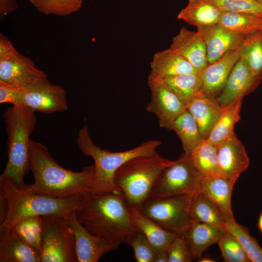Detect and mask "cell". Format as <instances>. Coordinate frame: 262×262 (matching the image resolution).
<instances>
[{
    "mask_svg": "<svg viewBox=\"0 0 262 262\" xmlns=\"http://www.w3.org/2000/svg\"><path fill=\"white\" fill-rule=\"evenodd\" d=\"M29 167L34 182L29 184L36 193L58 197H67L86 192L95 175L94 164L80 172L67 170L53 158L47 147L30 139Z\"/></svg>",
    "mask_w": 262,
    "mask_h": 262,
    "instance_id": "1",
    "label": "cell"
},
{
    "mask_svg": "<svg viewBox=\"0 0 262 262\" xmlns=\"http://www.w3.org/2000/svg\"><path fill=\"white\" fill-rule=\"evenodd\" d=\"M74 212L79 221L95 235L127 243L129 237L138 231L122 194H82Z\"/></svg>",
    "mask_w": 262,
    "mask_h": 262,
    "instance_id": "2",
    "label": "cell"
},
{
    "mask_svg": "<svg viewBox=\"0 0 262 262\" xmlns=\"http://www.w3.org/2000/svg\"><path fill=\"white\" fill-rule=\"evenodd\" d=\"M0 194L7 206V215L0 224V236L19 220L31 216L61 215L67 216L78 207L82 194L61 198L32 191L29 184L18 185L11 178L0 176Z\"/></svg>",
    "mask_w": 262,
    "mask_h": 262,
    "instance_id": "3",
    "label": "cell"
},
{
    "mask_svg": "<svg viewBox=\"0 0 262 262\" xmlns=\"http://www.w3.org/2000/svg\"><path fill=\"white\" fill-rule=\"evenodd\" d=\"M77 143L82 153L91 157L94 161L95 175L85 193L92 195L122 194L114 182L116 171L132 158L156 152L157 148L162 143L160 141L151 139L126 151L114 152L103 149L93 142L85 120L79 131Z\"/></svg>",
    "mask_w": 262,
    "mask_h": 262,
    "instance_id": "4",
    "label": "cell"
},
{
    "mask_svg": "<svg viewBox=\"0 0 262 262\" xmlns=\"http://www.w3.org/2000/svg\"><path fill=\"white\" fill-rule=\"evenodd\" d=\"M36 111L26 106L13 105L3 114L7 139L8 161L1 174L23 185L24 176L30 170L29 144L35 129Z\"/></svg>",
    "mask_w": 262,
    "mask_h": 262,
    "instance_id": "5",
    "label": "cell"
},
{
    "mask_svg": "<svg viewBox=\"0 0 262 262\" xmlns=\"http://www.w3.org/2000/svg\"><path fill=\"white\" fill-rule=\"evenodd\" d=\"M173 161L157 151L132 158L116 171L114 182L130 208L139 210L147 199L162 172Z\"/></svg>",
    "mask_w": 262,
    "mask_h": 262,
    "instance_id": "6",
    "label": "cell"
},
{
    "mask_svg": "<svg viewBox=\"0 0 262 262\" xmlns=\"http://www.w3.org/2000/svg\"><path fill=\"white\" fill-rule=\"evenodd\" d=\"M67 216H42L40 262H78L75 236Z\"/></svg>",
    "mask_w": 262,
    "mask_h": 262,
    "instance_id": "7",
    "label": "cell"
},
{
    "mask_svg": "<svg viewBox=\"0 0 262 262\" xmlns=\"http://www.w3.org/2000/svg\"><path fill=\"white\" fill-rule=\"evenodd\" d=\"M193 195L148 198L139 211L164 229L181 233L192 222L189 207Z\"/></svg>",
    "mask_w": 262,
    "mask_h": 262,
    "instance_id": "8",
    "label": "cell"
},
{
    "mask_svg": "<svg viewBox=\"0 0 262 262\" xmlns=\"http://www.w3.org/2000/svg\"><path fill=\"white\" fill-rule=\"evenodd\" d=\"M203 176L185 153L164 168L149 198L180 194H194L200 190Z\"/></svg>",
    "mask_w": 262,
    "mask_h": 262,
    "instance_id": "9",
    "label": "cell"
},
{
    "mask_svg": "<svg viewBox=\"0 0 262 262\" xmlns=\"http://www.w3.org/2000/svg\"><path fill=\"white\" fill-rule=\"evenodd\" d=\"M14 105L28 107L45 114L67 110L68 106L66 91L48 79L24 89L17 90Z\"/></svg>",
    "mask_w": 262,
    "mask_h": 262,
    "instance_id": "10",
    "label": "cell"
},
{
    "mask_svg": "<svg viewBox=\"0 0 262 262\" xmlns=\"http://www.w3.org/2000/svg\"><path fill=\"white\" fill-rule=\"evenodd\" d=\"M151 100L147 112L158 118L161 128L172 130L176 118L186 109V104L165 84L163 80L148 77Z\"/></svg>",
    "mask_w": 262,
    "mask_h": 262,
    "instance_id": "11",
    "label": "cell"
},
{
    "mask_svg": "<svg viewBox=\"0 0 262 262\" xmlns=\"http://www.w3.org/2000/svg\"><path fill=\"white\" fill-rule=\"evenodd\" d=\"M46 79L45 72L30 58L16 50L0 58V82L24 89Z\"/></svg>",
    "mask_w": 262,
    "mask_h": 262,
    "instance_id": "12",
    "label": "cell"
},
{
    "mask_svg": "<svg viewBox=\"0 0 262 262\" xmlns=\"http://www.w3.org/2000/svg\"><path fill=\"white\" fill-rule=\"evenodd\" d=\"M75 236L78 262H97L103 255L117 249L121 243L90 233L73 211L67 216Z\"/></svg>",
    "mask_w": 262,
    "mask_h": 262,
    "instance_id": "13",
    "label": "cell"
},
{
    "mask_svg": "<svg viewBox=\"0 0 262 262\" xmlns=\"http://www.w3.org/2000/svg\"><path fill=\"white\" fill-rule=\"evenodd\" d=\"M262 81L240 57L231 71L225 86L216 98L222 108L253 92Z\"/></svg>",
    "mask_w": 262,
    "mask_h": 262,
    "instance_id": "14",
    "label": "cell"
},
{
    "mask_svg": "<svg viewBox=\"0 0 262 262\" xmlns=\"http://www.w3.org/2000/svg\"><path fill=\"white\" fill-rule=\"evenodd\" d=\"M243 43L200 71L204 94L216 98L222 92L231 71L240 57Z\"/></svg>",
    "mask_w": 262,
    "mask_h": 262,
    "instance_id": "15",
    "label": "cell"
},
{
    "mask_svg": "<svg viewBox=\"0 0 262 262\" xmlns=\"http://www.w3.org/2000/svg\"><path fill=\"white\" fill-rule=\"evenodd\" d=\"M220 175L237 181L249 165V159L245 147L235 134L217 145Z\"/></svg>",
    "mask_w": 262,
    "mask_h": 262,
    "instance_id": "16",
    "label": "cell"
},
{
    "mask_svg": "<svg viewBox=\"0 0 262 262\" xmlns=\"http://www.w3.org/2000/svg\"><path fill=\"white\" fill-rule=\"evenodd\" d=\"M197 31L205 42L208 64L214 62L241 44L247 36L218 23L198 28Z\"/></svg>",
    "mask_w": 262,
    "mask_h": 262,
    "instance_id": "17",
    "label": "cell"
},
{
    "mask_svg": "<svg viewBox=\"0 0 262 262\" xmlns=\"http://www.w3.org/2000/svg\"><path fill=\"white\" fill-rule=\"evenodd\" d=\"M200 71L208 64L205 42L196 32L181 27L173 37L169 47Z\"/></svg>",
    "mask_w": 262,
    "mask_h": 262,
    "instance_id": "18",
    "label": "cell"
},
{
    "mask_svg": "<svg viewBox=\"0 0 262 262\" xmlns=\"http://www.w3.org/2000/svg\"><path fill=\"white\" fill-rule=\"evenodd\" d=\"M236 180L221 175L203 177L200 191L206 196L218 208L226 222L234 219L231 197Z\"/></svg>",
    "mask_w": 262,
    "mask_h": 262,
    "instance_id": "19",
    "label": "cell"
},
{
    "mask_svg": "<svg viewBox=\"0 0 262 262\" xmlns=\"http://www.w3.org/2000/svg\"><path fill=\"white\" fill-rule=\"evenodd\" d=\"M186 109L195 119L203 139H207L222 112L216 98L202 93L187 104Z\"/></svg>",
    "mask_w": 262,
    "mask_h": 262,
    "instance_id": "20",
    "label": "cell"
},
{
    "mask_svg": "<svg viewBox=\"0 0 262 262\" xmlns=\"http://www.w3.org/2000/svg\"><path fill=\"white\" fill-rule=\"evenodd\" d=\"M150 66V72L148 76L161 80L200 71L170 48L155 53Z\"/></svg>",
    "mask_w": 262,
    "mask_h": 262,
    "instance_id": "21",
    "label": "cell"
},
{
    "mask_svg": "<svg viewBox=\"0 0 262 262\" xmlns=\"http://www.w3.org/2000/svg\"><path fill=\"white\" fill-rule=\"evenodd\" d=\"M227 233L224 229L198 222H192L182 232L194 259L197 260L209 247L218 244Z\"/></svg>",
    "mask_w": 262,
    "mask_h": 262,
    "instance_id": "22",
    "label": "cell"
},
{
    "mask_svg": "<svg viewBox=\"0 0 262 262\" xmlns=\"http://www.w3.org/2000/svg\"><path fill=\"white\" fill-rule=\"evenodd\" d=\"M131 216L137 229L142 232L157 254L168 249L179 233L165 229L135 209L130 208Z\"/></svg>",
    "mask_w": 262,
    "mask_h": 262,
    "instance_id": "23",
    "label": "cell"
},
{
    "mask_svg": "<svg viewBox=\"0 0 262 262\" xmlns=\"http://www.w3.org/2000/svg\"><path fill=\"white\" fill-rule=\"evenodd\" d=\"M222 13L208 0H188L177 18L198 28L218 23Z\"/></svg>",
    "mask_w": 262,
    "mask_h": 262,
    "instance_id": "24",
    "label": "cell"
},
{
    "mask_svg": "<svg viewBox=\"0 0 262 262\" xmlns=\"http://www.w3.org/2000/svg\"><path fill=\"white\" fill-rule=\"evenodd\" d=\"M0 262H40L38 252L11 231L0 236Z\"/></svg>",
    "mask_w": 262,
    "mask_h": 262,
    "instance_id": "25",
    "label": "cell"
},
{
    "mask_svg": "<svg viewBox=\"0 0 262 262\" xmlns=\"http://www.w3.org/2000/svg\"><path fill=\"white\" fill-rule=\"evenodd\" d=\"M189 215L192 222L203 223L225 229V217L216 206L200 191L192 196Z\"/></svg>",
    "mask_w": 262,
    "mask_h": 262,
    "instance_id": "26",
    "label": "cell"
},
{
    "mask_svg": "<svg viewBox=\"0 0 262 262\" xmlns=\"http://www.w3.org/2000/svg\"><path fill=\"white\" fill-rule=\"evenodd\" d=\"M243 99H239L222 108L220 116L206 140L218 145L235 134L234 128L235 125L241 120Z\"/></svg>",
    "mask_w": 262,
    "mask_h": 262,
    "instance_id": "27",
    "label": "cell"
},
{
    "mask_svg": "<svg viewBox=\"0 0 262 262\" xmlns=\"http://www.w3.org/2000/svg\"><path fill=\"white\" fill-rule=\"evenodd\" d=\"M172 130L180 138L184 153L188 156H190L204 140L195 119L187 109L175 120Z\"/></svg>",
    "mask_w": 262,
    "mask_h": 262,
    "instance_id": "28",
    "label": "cell"
},
{
    "mask_svg": "<svg viewBox=\"0 0 262 262\" xmlns=\"http://www.w3.org/2000/svg\"><path fill=\"white\" fill-rule=\"evenodd\" d=\"M163 81L186 105L195 97L203 93L200 71L169 77Z\"/></svg>",
    "mask_w": 262,
    "mask_h": 262,
    "instance_id": "29",
    "label": "cell"
},
{
    "mask_svg": "<svg viewBox=\"0 0 262 262\" xmlns=\"http://www.w3.org/2000/svg\"><path fill=\"white\" fill-rule=\"evenodd\" d=\"M189 156L194 166L203 177L220 175L217 145L204 139Z\"/></svg>",
    "mask_w": 262,
    "mask_h": 262,
    "instance_id": "30",
    "label": "cell"
},
{
    "mask_svg": "<svg viewBox=\"0 0 262 262\" xmlns=\"http://www.w3.org/2000/svg\"><path fill=\"white\" fill-rule=\"evenodd\" d=\"M218 24L232 31L247 36L261 30L262 16L241 12H222Z\"/></svg>",
    "mask_w": 262,
    "mask_h": 262,
    "instance_id": "31",
    "label": "cell"
},
{
    "mask_svg": "<svg viewBox=\"0 0 262 262\" xmlns=\"http://www.w3.org/2000/svg\"><path fill=\"white\" fill-rule=\"evenodd\" d=\"M225 229L238 242L251 262H262V247L247 228L234 219L226 222Z\"/></svg>",
    "mask_w": 262,
    "mask_h": 262,
    "instance_id": "32",
    "label": "cell"
},
{
    "mask_svg": "<svg viewBox=\"0 0 262 262\" xmlns=\"http://www.w3.org/2000/svg\"><path fill=\"white\" fill-rule=\"evenodd\" d=\"M42 216L23 218L17 222L10 231L27 243L40 255Z\"/></svg>",
    "mask_w": 262,
    "mask_h": 262,
    "instance_id": "33",
    "label": "cell"
},
{
    "mask_svg": "<svg viewBox=\"0 0 262 262\" xmlns=\"http://www.w3.org/2000/svg\"><path fill=\"white\" fill-rule=\"evenodd\" d=\"M240 57L255 74L262 76V33L260 31L246 37Z\"/></svg>",
    "mask_w": 262,
    "mask_h": 262,
    "instance_id": "34",
    "label": "cell"
},
{
    "mask_svg": "<svg viewBox=\"0 0 262 262\" xmlns=\"http://www.w3.org/2000/svg\"><path fill=\"white\" fill-rule=\"evenodd\" d=\"M38 11L46 15L67 16L77 12L83 0H27Z\"/></svg>",
    "mask_w": 262,
    "mask_h": 262,
    "instance_id": "35",
    "label": "cell"
},
{
    "mask_svg": "<svg viewBox=\"0 0 262 262\" xmlns=\"http://www.w3.org/2000/svg\"><path fill=\"white\" fill-rule=\"evenodd\" d=\"M128 243L133 249L137 262H155L157 253L145 235L137 231L128 239Z\"/></svg>",
    "mask_w": 262,
    "mask_h": 262,
    "instance_id": "36",
    "label": "cell"
},
{
    "mask_svg": "<svg viewBox=\"0 0 262 262\" xmlns=\"http://www.w3.org/2000/svg\"><path fill=\"white\" fill-rule=\"evenodd\" d=\"M222 12L247 13L262 16V6L256 0H208Z\"/></svg>",
    "mask_w": 262,
    "mask_h": 262,
    "instance_id": "37",
    "label": "cell"
},
{
    "mask_svg": "<svg viewBox=\"0 0 262 262\" xmlns=\"http://www.w3.org/2000/svg\"><path fill=\"white\" fill-rule=\"evenodd\" d=\"M222 257L226 262H251L236 239L227 232L218 242Z\"/></svg>",
    "mask_w": 262,
    "mask_h": 262,
    "instance_id": "38",
    "label": "cell"
},
{
    "mask_svg": "<svg viewBox=\"0 0 262 262\" xmlns=\"http://www.w3.org/2000/svg\"><path fill=\"white\" fill-rule=\"evenodd\" d=\"M168 262H191L194 260L183 234L179 233L168 249Z\"/></svg>",
    "mask_w": 262,
    "mask_h": 262,
    "instance_id": "39",
    "label": "cell"
},
{
    "mask_svg": "<svg viewBox=\"0 0 262 262\" xmlns=\"http://www.w3.org/2000/svg\"><path fill=\"white\" fill-rule=\"evenodd\" d=\"M18 88L0 82V103L14 104Z\"/></svg>",
    "mask_w": 262,
    "mask_h": 262,
    "instance_id": "40",
    "label": "cell"
},
{
    "mask_svg": "<svg viewBox=\"0 0 262 262\" xmlns=\"http://www.w3.org/2000/svg\"><path fill=\"white\" fill-rule=\"evenodd\" d=\"M16 49L11 41L3 34H0V58L6 56Z\"/></svg>",
    "mask_w": 262,
    "mask_h": 262,
    "instance_id": "41",
    "label": "cell"
},
{
    "mask_svg": "<svg viewBox=\"0 0 262 262\" xmlns=\"http://www.w3.org/2000/svg\"><path fill=\"white\" fill-rule=\"evenodd\" d=\"M18 7L16 0H0V16L1 18L15 11Z\"/></svg>",
    "mask_w": 262,
    "mask_h": 262,
    "instance_id": "42",
    "label": "cell"
},
{
    "mask_svg": "<svg viewBox=\"0 0 262 262\" xmlns=\"http://www.w3.org/2000/svg\"><path fill=\"white\" fill-rule=\"evenodd\" d=\"M155 262H168V251L157 253Z\"/></svg>",
    "mask_w": 262,
    "mask_h": 262,
    "instance_id": "43",
    "label": "cell"
},
{
    "mask_svg": "<svg viewBox=\"0 0 262 262\" xmlns=\"http://www.w3.org/2000/svg\"><path fill=\"white\" fill-rule=\"evenodd\" d=\"M198 262H214L215 261L211 258L207 257H200L198 260Z\"/></svg>",
    "mask_w": 262,
    "mask_h": 262,
    "instance_id": "44",
    "label": "cell"
},
{
    "mask_svg": "<svg viewBox=\"0 0 262 262\" xmlns=\"http://www.w3.org/2000/svg\"><path fill=\"white\" fill-rule=\"evenodd\" d=\"M258 226L259 230L262 233V213L260 215L258 222Z\"/></svg>",
    "mask_w": 262,
    "mask_h": 262,
    "instance_id": "45",
    "label": "cell"
},
{
    "mask_svg": "<svg viewBox=\"0 0 262 262\" xmlns=\"http://www.w3.org/2000/svg\"><path fill=\"white\" fill-rule=\"evenodd\" d=\"M262 6V0H256Z\"/></svg>",
    "mask_w": 262,
    "mask_h": 262,
    "instance_id": "46",
    "label": "cell"
},
{
    "mask_svg": "<svg viewBox=\"0 0 262 262\" xmlns=\"http://www.w3.org/2000/svg\"><path fill=\"white\" fill-rule=\"evenodd\" d=\"M261 33H262V27H261V30H260Z\"/></svg>",
    "mask_w": 262,
    "mask_h": 262,
    "instance_id": "47",
    "label": "cell"
}]
</instances>
